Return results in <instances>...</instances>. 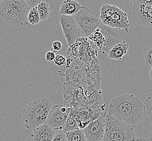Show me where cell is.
<instances>
[{"label": "cell", "mask_w": 152, "mask_h": 141, "mask_svg": "<svg viewBox=\"0 0 152 141\" xmlns=\"http://www.w3.org/2000/svg\"><path fill=\"white\" fill-rule=\"evenodd\" d=\"M145 113V106L140 99L133 95L124 94L112 99L107 114L121 123L136 128Z\"/></svg>", "instance_id": "obj_1"}, {"label": "cell", "mask_w": 152, "mask_h": 141, "mask_svg": "<svg viewBox=\"0 0 152 141\" xmlns=\"http://www.w3.org/2000/svg\"><path fill=\"white\" fill-rule=\"evenodd\" d=\"M53 106L52 100L46 97L37 98L31 101L22 111L24 126L34 130L46 123Z\"/></svg>", "instance_id": "obj_2"}, {"label": "cell", "mask_w": 152, "mask_h": 141, "mask_svg": "<svg viewBox=\"0 0 152 141\" xmlns=\"http://www.w3.org/2000/svg\"><path fill=\"white\" fill-rule=\"evenodd\" d=\"M30 10L26 0H2L0 15L9 25L21 27L28 25V15Z\"/></svg>", "instance_id": "obj_3"}, {"label": "cell", "mask_w": 152, "mask_h": 141, "mask_svg": "<svg viewBox=\"0 0 152 141\" xmlns=\"http://www.w3.org/2000/svg\"><path fill=\"white\" fill-rule=\"evenodd\" d=\"M103 141H139V140L135 128L121 123L106 113Z\"/></svg>", "instance_id": "obj_4"}, {"label": "cell", "mask_w": 152, "mask_h": 141, "mask_svg": "<svg viewBox=\"0 0 152 141\" xmlns=\"http://www.w3.org/2000/svg\"><path fill=\"white\" fill-rule=\"evenodd\" d=\"M100 18L102 25L129 32V22L128 15L115 5L104 4L101 8Z\"/></svg>", "instance_id": "obj_5"}, {"label": "cell", "mask_w": 152, "mask_h": 141, "mask_svg": "<svg viewBox=\"0 0 152 141\" xmlns=\"http://www.w3.org/2000/svg\"><path fill=\"white\" fill-rule=\"evenodd\" d=\"M79 27L81 35L83 37H88L101 25L100 15L96 12L82 6L78 13L73 16Z\"/></svg>", "instance_id": "obj_6"}, {"label": "cell", "mask_w": 152, "mask_h": 141, "mask_svg": "<svg viewBox=\"0 0 152 141\" xmlns=\"http://www.w3.org/2000/svg\"><path fill=\"white\" fill-rule=\"evenodd\" d=\"M133 15L137 23L152 27V0H135L132 7Z\"/></svg>", "instance_id": "obj_7"}, {"label": "cell", "mask_w": 152, "mask_h": 141, "mask_svg": "<svg viewBox=\"0 0 152 141\" xmlns=\"http://www.w3.org/2000/svg\"><path fill=\"white\" fill-rule=\"evenodd\" d=\"M144 104L145 115L135 129L139 141H152V95L147 98Z\"/></svg>", "instance_id": "obj_8"}, {"label": "cell", "mask_w": 152, "mask_h": 141, "mask_svg": "<svg viewBox=\"0 0 152 141\" xmlns=\"http://www.w3.org/2000/svg\"><path fill=\"white\" fill-rule=\"evenodd\" d=\"M72 108L64 105L52 106L46 120V124L55 130H63Z\"/></svg>", "instance_id": "obj_9"}, {"label": "cell", "mask_w": 152, "mask_h": 141, "mask_svg": "<svg viewBox=\"0 0 152 141\" xmlns=\"http://www.w3.org/2000/svg\"><path fill=\"white\" fill-rule=\"evenodd\" d=\"M65 39L69 46L75 43L82 37L79 27L72 16L61 15L59 18Z\"/></svg>", "instance_id": "obj_10"}, {"label": "cell", "mask_w": 152, "mask_h": 141, "mask_svg": "<svg viewBox=\"0 0 152 141\" xmlns=\"http://www.w3.org/2000/svg\"><path fill=\"white\" fill-rule=\"evenodd\" d=\"M106 113L104 112L82 129L87 141H103L106 128Z\"/></svg>", "instance_id": "obj_11"}, {"label": "cell", "mask_w": 152, "mask_h": 141, "mask_svg": "<svg viewBox=\"0 0 152 141\" xmlns=\"http://www.w3.org/2000/svg\"><path fill=\"white\" fill-rule=\"evenodd\" d=\"M99 28L104 38L102 47L104 52H109L113 47L121 43V36L118 29L104 25H101Z\"/></svg>", "instance_id": "obj_12"}, {"label": "cell", "mask_w": 152, "mask_h": 141, "mask_svg": "<svg viewBox=\"0 0 152 141\" xmlns=\"http://www.w3.org/2000/svg\"><path fill=\"white\" fill-rule=\"evenodd\" d=\"M55 135V131L45 123L34 129L31 133V141H52Z\"/></svg>", "instance_id": "obj_13"}, {"label": "cell", "mask_w": 152, "mask_h": 141, "mask_svg": "<svg viewBox=\"0 0 152 141\" xmlns=\"http://www.w3.org/2000/svg\"><path fill=\"white\" fill-rule=\"evenodd\" d=\"M82 7V5L76 1H64L61 3L59 15L73 16L78 13Z\"/></svg>", "instance_id": "obj_14"}, {"label": "cell", "mask_w": 152, "mask_h": 141, "mask_svg": "<svg viewBox=\"0 0 152 141\" xmlns=\"http://www.w3.org/2000/svg\"><path fill=\"white\" fill-rule=\"evenodd\" d=\"M129 45L126 41H122L121 43L116 45L108 53V58L114 60H121L123 57L128 52Z\"/></svg>", "instance_id": "obj_15"}, {"label": "cell", "mask_w": 152, "mask_h": 141, "mask_svg": "<svg viewBox=\"0 0 152 141\" xmlns=\"http://www.w3.org/2000/svg\"><path fill=\"white\" fill-rule=\"evenodd\" d=\"M37 8L40 16V21H44L47 20L49 17L51 10L48 3L45 1H41Z\"/></svg>", "instance_id": "obj_16"}, {"label": "cell", "mask_w": 152, "mask_h": 141, "mask_svg": "<svg viewBox=\"0 0 152 141\" xmlns=\"http://www.w3.org/2000/svg\"><path fill=\"white\" fill-rule=\"evenodd\" d=\"M88 38L92 41L100 50L102 49L104 38L99 28L96 29L95 31L88 37Z\"/></svg>", "instance_id": "obj_17"}, {"label": "cell", "mask_w": 152, "mask_h": 141, "mask_svg": "<svg viewBox=\"0 0 152 141\" xmlns=\"http://www.w3.org/2000/svg\"><path fill=\"white\" fill-rule=\"evenodd\" d=\"M64 134L67 141H87L82 129H76Z\"/></svg>", "instance_id": "obj_18"}, {"label": "cell", "mask_w": 152, "mask_h": 141, "mask_svg": "<svg viewBox=\"0 0 152 141\" xmlns=\"http://www.w3.org/2000/svg\"><path fill=\"white\" fill-rule=\"evenodd\" d=\"M78 129L79 128L78 127L75 117L73 114V111L71 110L67 121L65 123L64 129L62 130L63 132L66 133Z\"/></svg>", "instance_id": "obj_19"}, {"label": "cell", "mask_w": 152, "mask_h": 141, "mask_svg": "<svg viewBox=\"0 0 152 141\" xmlns=\"http://www.w3.org/2000/svg\"><path fill=\"white\" fill-rule=\"evenodd\" d=\"M142 59L146 66L152 67V43H150L143 50Z\"/></svg>", "instance_id": "obj_20"}, {"label": "cell", "mask_w": 152, "mask_h": 141, "mask_svg": "<svg viewBox=\"0 0 152 141\" xmlns=\"http://www.w3.org/2000/svg\"><path fill=\"white\" fill-rule=\"evenodd\" d=\"M40 18L37 8H33L30 10L28 15V22L31 25H37L40 23Z\"/></svg>", "instance_id": "obj_21"}, {"label": "cell", "mask_w": 152, "mask_h": 141, "mask_svg": "<svg viewBox=\"0 0 152 141\" xmlns=\"http://www.w3.org/2000/svg\"><path fill=\"white\" fill-rule=\"evenodd\" d=\"M67 62V59L66 57L62 55H56L54 60V62L56 65L58 66H61L65 64Z\"/></svg>", "instance_id": "obj_22"}, {"label": "cell", "mask_w": 152, "mask_h": 141, "mask_svg": "<svg viewBox=\"0 0 152 141\" xmlns=\"http://www.w3.org/2000/svg\"><path fill=\"white\" fill-rule=\"evenodd\" d=\"M62 47V44L59 41H54L52 44V52L56 54L58 51L61 50Z\"/></svg>", "instance_id": "obj_23"}, {"label": "cell", "mask_w": 152, "mask_h": 141, "mask_svg": "<svg viewBox=\"0 0 152 141\" xmlns=\"http://www.w3.org/2000/svg\"><path fill=\"white\" fill-rule=\"evenodd\" d=\"M52 141H67L66 135L64 132L55 134V136Z\"/></svg>", "instance_id": "obj_24"}, {"label": "cell", "mask_w": 152, "mask_h": 141, "mask_svg": "<svg viewBox=\"0 0 152 141\" xmlns=\"http://www.w3.org/2000/svg\"><path fill=\"white\" fill-rule=\"evenodd\" d=\"M29 7L31 8L37 7L39 4L41 2V0H26Z\"/></svg>", "instance_id": "obj_25"}, {"label": "cell", "mask_w": 152, "mask_h": 141, "mask_svg": "<svg viewBox=\"0 0 152 141\" xmlns=\"http://www.w3.org/2000/svg\"><path fill=\"white\" fill-rule=\"evenodd\" d=\"M56 55L55 53L52 51H49L45 55V58L47 62H51L54 61Z\"/></svg>", "instance_id": "obj_26"}, {"label": "cell", "mask_w": 152, "mask_h": 141, "mask_svg": "<svg viewBox=\"0 0 152 141\" xmlns=\"http://www.w3.org/2000/svg\"><path fill=\"white\" fill-rule=\"evenodd\" d=\"M149 76H150L151 80L152 81V67L151 68V70H150V71H149Z\"/></svg>", "instance_id": "obj_27"}, {"label": "cell", "mask_w": 152, "mask_h": 141, "mask_svg": "<svg viewBox=\"0 0 152 141\" xmlns=\"http://www.w3.org/2000/svg\"><path fill=\"white\" fill-rule=\"evenodd\" d=\"M2 0H0V6H1V4L2 3Z\"/></svg>", "instance_id": "obj_28"}, {"label": "cell", "mask_w": 152, "mask_h": 141, "mask_svg": "<svg viewBox=\"0 0 152 141\" xmlns=\"http://www.w3.org/2000/svg\"></svg>", "instance_id": "obj_29"}, {"label": "cell", "mask_w": 152, "mask_h": 141, "mask_svg": "<svg viewBox=\"0 0 152 141\" xmlns=\"http://www.w3.org/2000/svg\"></svg>", "instance_id": "obj_30"}]
</instances>
